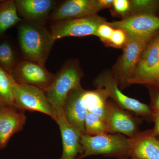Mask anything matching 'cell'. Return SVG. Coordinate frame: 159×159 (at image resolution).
Returning <instances> with one entry per match:
<instances>
[{
    "instance_id": "obj_1",
    "label": "cell",
    "mask_w": 159,
    "mask_h": 159,
    "mask_svg": "<svg viewBox=\"0 0 159 159\" xmlns=\"http://www.w3.org/2000/svg\"><path fill=\"white\" fill-rule=\"evenodd\" d=\"M18 39L23 59L45 66L55 40L45 25L23 20L18 24Z\"/></svg>"
},
{
    "instance_id": "obj_2",
    "label": "cell",
    "mask_w": 159,
    "mask_h": 159,
    "mask_svg": "<svg viewBox=\"0 0 159 159\" xmlns=\"http://www.w3.org/2000/svg\"><path fill=\"white\" fill-rule=\"evenodd\" d=\"M81 77L82 73L77 62L72 60L65 62L55 75L54 81L44 93L56 115L63 110L69 94L81 87Z\"/></svg>"
},
{
    "instance_id": "obj_3",
    "label": "cell",
    "mask_w": 159,
    "mask_h": 159,
    "mask_svg": "<svg viewBox=\"0 0 159 159\" xmlns=\"http://www.w3.org/2000/svg\"><path fill=\"white\" fill-rule=\"evenodd\" d=\"M81 153L76 159L97 155L125 158L129 156L128 139L119 134L81 135Z\"/></svg>"
},
{
    "instance_id": "obj_4",
    "label": "cell",
    "mask_w": 159,
    "mask_h": 159,
    "mask_svg": "<svg viewBox=\"0 0 159 159\" xmlns=\"http://www.w3.org/2000/svg\"><path fill=\"white\" fill-rule=\"evenodd\" d=\"M11 74L17 84L31 86L43 92L50 87L55 78V75L48 70L45 66L23 59Z\"/></svg>"
},
{
    "instance_id": "obj_5",
    "label": "cell",
    "mask_w": 159,
    "mask_h": 159,
    "mask_svg": "<svg viewBox=\"0 0 159 159\" xmlns=\"http://www.w3.org/2000/svg\"><path fill=\"white\" fill-rule=\"evenodd\" d=\"M106 22L102 18L95 15L80 18L51 22L50 31L56 40L70 36H97L99 26Z\"/></svg>"
},
{
    "instance_id": "obj_6",
    "label": "cell",
    "mask_w": 159,
    "mask_h": 159,
    "mask_svg": "<svg viewBox=\"0 0 159 159\" xmlns=\"http://www.w3.org/2000/svg\"><path fill=\"white\" fill-rule=\"evenodd\" d=\"M14 93L16 108L24 111H35L43 113L50 116L56 122V112L44 92L33 86L16 83Z\"/></svg>"
},
{
    "instance_id": "obj_7",
    "label": "cell",
    "mask_w": 159,
    "mask_h": 159,
    "mask_svg": "<svg viewBox=\"0 0 159 159\" xmlns=\"http://www.w3.org/2000/svg\"><path fill=\"white\" fill-rule=\"evenodd\" d=\"M102 9L99 0H66L60 2L51 12V22L95 15Z\"/></svg>"
},
{
    "instance_id": "obj_8",
    "label": "cell",
    "mask_w": 159,
    "mask_h": 159,
    "mask_svg": "<svg viewBox=\"0 0 159 159\" xmlns=\"http://www.w3.org/2000/svg\"><path fill=\"white\" fill-rule=\"evenodd\" d=\"M107 23L113 29H121L126 34L141 37L153 35L159 31V17L151 13H138Z\"/></svg>"
},
{
    "instance_id": "obj_9",
    "label": "cell",
    "mask_w": 159,
    "mask_h": 159,
    "mask_svg": "<svg viewBox=\"0 0 159 159\" xmlns=\"http://www.w3.org/2000/svg\"><path fill=\"white\" fill-rule=\"evenodd\" d=\"M95 84L98 88L104 89L109 97L122 108L140 116H148L152 113L150 108L146 104L123 93L119 90L116 80L111 74L104 73L99 75L95 80Z\"/></svg>"
},
{
    "instance_id": "obj_10",
    "label": "cell",
    "mask_w": 159,
    "mask_h": 159,
    "mask_svg": "<svg viewBox=\"0 0 159 159\" xmlns=\"http://www.w3.org/2000/svg\"><path fill=\"white\" fill-rule=\"evenodd\" d=\"M159 57V31L148 43L142 52L133 76L128 84H151Z\"/></svg>"
},
{
    "instance_id": "obj_11",
    "label": "cell",
    "mask_w": 159,
    "mask_h": 159,
    "mask_svg": "<svg viewBox=\"0 0 159 159\" xmlns=\"http://www.w3.org/2000/svg\"><path fill=\"white\" fill-rule=\"evenodd\" d=\"M156 34L145 37L126 34V41L119 64V71L122 77L126 81L133 76L142 52L150 39Z\"/></svg>"
},
{
    "instance_id": "obj_12",
    "label": "cell",
    "mask_w": 159,
    "mask_h": 159,
    "mask_svg": "<svg viewBox=\"0 0 159 159\" xmlns=\"http://www.w3.org/2000/svg\"><path fill=\"white\" fill-rule=\"evenodd\" d=\"M15 2L22 19L44 25L60 2L56 0H15Z\"/></svg>"
},
{
    "instance_id": "obj_13",
    "label": "cell",
    "mask_w": 159,
    "mask_h": 159,
    "mask_svg": "<svg viewBox=\"0 0 159 159\" xmlns=\"http://www.w3.org/2000/svg\"><path fill=\"white\" fill-rule=\"evenodd\" d=\"M84 90L81 87L72 91L62 109L68 122L81 135L86 134L85 120L88 112L83 99Z\"/></svg>"
},
{
    "instance_id": "obj_14",
    "label": "cell",
    "mask_w": 159,
    "mask_h": 159,
    "mask_svg": "<svg viewBox=\"0 0 159 159\" xmlns=\"http://www.w3.org/2000/svg\"><path fill=\"white\" fill-rule=\"evenodd\" d=\"M27 117L24 111L15 107L0 108V147L5 148L15 134L24 128Z\"/></svg>"
},
{
    "instance_id": "obj_15",
    "label": "cell",
    "mask_w": 159,
    "mask_h": 159,
    "mask_svg": "<svg viewBox=\"0 0 159 159\" xmlns=\"http://www.w3.org/2000/svg\"><path fill=\"white\" fill-rule=\"evenodd\" d=\"M129 156L136 159H159V140L152 132L129 138Z\"/></svg>"
},
{
    "instance_id": "obj_16",
    "label": "cell",
    "mask_w": 159,
    "mask_h": 159,
    "mask_svg": "<svg viewBox=\"0 0 159 159\" xmlns=\"http://www.w3.org/2000/svg\"><path fill=\"white\" fill-rule=\"evenodd\" d=\"M56 122L62 139L63 151L60 159H76L81 153V134L69 123L63 110L57 114Z\"/></svg>"
},
{
    "instance_id": "obj_17",
    "label": "cell",
    "mask_w": 159,
    "mask_h": 159,
    "mask_svg": "<svg viewBox=\"0 0 159 159\" xmlns=\"http://www.w3.org/2000/svg\"><path fill=\"white\" fill-rule=\"evenodd\" d=\"M107 107L109 133H120L128 136L129 138L137 134L135 122L128 114L109 102Z\"/></svg>"
},
{
    "instance_id": "obj_18",
    "label": "cell",
    "mask_w": 159,
    "mask_h": 159,
    "mask_svg": "<svg viewBox=\"0 0 159 159\" xmlns=\"http://www.w3.org/2000/svg\"><path fill=\"white\" fill-rule=\"evenodd\" d=\"M109 97L104 89L98 88L95 90H84L83 99L88 111L107 122Z\"/></svg>"
},
{
    "instance_id": "obj_19",
    "label": "cell",
    "mask_w": 159,
    "mask_h": 159,
    "mask_svg": "<svg viewBox=\"0 0 159 159\" xmlns=\"http://www.w3.org/2000/svg\"><path fill=\"white\" fill-rule=\"evenodd\" d=\"M23 59L20 49L9 37H0V67L11 74L13 69Z\"/></svg>"
},
{
    "instance_id": "obj_20",
    "label": "cell",
    "mask_w": 159,
    "mask_h": 159,
    "mask_svg": "<svg viewBox=\"0 0 159 159\" xmlns=\"http://www.w3.org/2000/svg\"><path fill=\"white\" fill-rule=\"evenodd\" d=\"M22 20L18 14L15 0L0 1V37Z\"/></svg>"
},
{
    "instance_id": "obj_21",
    "label": "cell",
    "mask_w": 159,
    "mask_h": 159,
    "mask_svg": "<svg viewBox=\"0 0 159 159\" xmlns=\"http://www.w3.org/2000/svg\"><path fill=\"white\" fill-rule=\"evenodd\" d=\"M16 84L12 75L0 67V108L15 107Z\"/></svg>"
},
{
    "instance_id": "obj_22",
    "label": "cell",
    "mask_w": 159,
    "mask_h": 159,
    "mask_svg": "<svg viewBox=\"0 0 159 159\" xmlns=\"http://www.w3.org/2000/svg\"><path fill=\"white\" fill-rule=\"evenodd\" d=\"M86 134L95 136L108 133L107 122L88 111L85 120Z\"/></svg>"
},
{
    "instance_id": "obj_23",
    "label": "cell",
    "mask_w": 159,
    "mask_h": 159,
    "mask_svg": "<svg viewBox=\"0 0 159 159\" xmlns=\"http://www.w3.org/2000/svg\"><path fill=\"white\" fill-rule=\"evenodd\" d=\"M130 10L138 13H151L157 9L158 1L152 0H134L130 2Z\"/></svg>"
},
{
    "instance_id": "obj_24",
    "label": "cell",
    "mask_w": 159,
    "mask_h": 159,
    "mask_svg": "<svg viewBox=\"0 0 159 159\" xmlns=\"http://www.w3.org/2000/svg\"><path fill=\"white\" fill-rule=\"evenodd\" d=\"M126 39V34L124 31L121 29H114L108 42L114 47L120 48L124 45Z\"/></svg>"
},
{
    "instance_id": "obj_25",
    "label": "cell",
    "mask_w": 159,
    "mask_h": 159,
    "mask_svg": "<svg viewBox=\"0 0 159 159\" xmlns=\"http://www.w3.org/2000/svg\"><path fill=\"white\" fill-rule=\"evenodd\" d=\"M107 22L100 25L97 30V36L106 41H109L112 34L114 29L109 25Z\"/></svg>"
},
{
    "instance_id": "obj_26",
    "label": "cell",
    "mask_w": 159,
    "mask_h": 159,
    "mask_svg": "<svg viewBox=\"0 0 159 159\" xmlns=\"http://www.w3.org/2000/svg\"><path fill=\"white\" fill-rule=\"evenodd\" d=\"M112 6L115 11L120 14H126L130 11V2L127 0H114Z\"/></svg>"
},
{
    "instance_id": "obj_27",
    "label": "cell",
    "mask_w": 159,
    "mask_h": 159,
    "mask_svg": "<svg viewBox=\"0 0 159 159\" xmlns=\"http://www.w3.org/2000/svg\"><path fill=\"white\" fill-rule=\"evenodd\" d=\"M154 116L155 127L152 133L155 136L159 135V111L155 110Z\"/></svg>"
},
{
    "instance_id": "obj_28",
    "label": "cell",
    "mask_w": 159,
    "mask_h": 159,
    "mask_svg": "<svg viewBox=\"0 0 159 159\" xmlns=\"http://www.w3.org/2000/svg\"><path fill=\"white\" fill-rule=\"evenodd\" d=\"M151 84L159 85V57L157 65L152 75Z\"/></svg>"
},
{
    "instance_id": "obj_29",
    "label": "cell",
    "mask_w": 159,
    "mask_h": 159,
    "mask_svg": "<svg viewBox=\"0 0 159 159\" xmlns=\"http://www.w3.org/2000/svg\"><path fill=\"white\" fill-rule=\"evenodd\" d=\"M155 106V110L159 111V93L158 94L156 99Z\"/></svg>"
},
{
    "instance_id": "obj_30",
    "label": "cell",
    "mask_w": 159,
    "mask_h": 159,
    "mask_svg": "<svg viewBox=\"0 0 159 159\" xmlns=\"http://www.w3.org/2000/svg\"><path fill=\"white\" fill-rule=\"evenodd\" d=\"M132 159H135V158H132Z\"/></svg>"
},
{
    "instance_id": "obj_31",
    "label": "cell",
    "mask_w": 159,
    "mask_h": 159,
    "mask_svg": "<svg viewBox=\"0 0 159 159\" xmlns=\"http://www.w3.org/2000/svg\"><path fill=\"white\" fill-rule=\"evenodd\" d=\"M1 149V147H0V149Z\"/></svg>"
},
{
    "instance_id": "obj_32",
    "label": "cell",
    "mask_w": 159,
    "mask_h": 159,
    "mask_svg": "<svg viewBox=\"0 0 159 159\" xmlns=\"http://www.w3.org/2000/svg\"></svg>"
}]
</instances>
